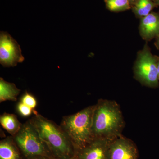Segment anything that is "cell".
<instances>
[{"label":"cell","instance_id":"obj_4","mask_svg":"<svg viewBox=\"0 0 159 159\" xmlns=\"http://www.w3.org/2000/svg\"><path fill=\"white\" fill-rule=\"evenodd\" d=\"M12 138L21 153L26 159L39 157L50 159L54 158L45 143L29 120L23 124L19 131Z\"/></svg>","mask_w":159,"mask_h":159},{"label":"cell","instance_id":"obj_1","mask_svg":"<svg viewBox=\"0 0 159 159\" xmlns=\"http://www.w3.org/2000/svg\"><path fill=\"white\" fill-rule=\"evenodd\" d=\"M125 124L121 108L116 101L98 100L94 107L92 118L93 139L112 141L122 135Z\"/></svg>","mask_w":159,"mask_h":159},{"label":"cell","instance_id":"obj_6","mask_svg":"<svg viewBox=\"0 0 159 159\" xmlns=\"http://www.w3.org/2000/svg\"><path fill=\"white\" fill-rule=\"evenodd\" d=\"M25 58L17 42L5 31L0 33V63L5 67H14Z\"/></svg>","mask_w":159,"mask_h":159},{"label":"cell","instance_id":"obj_8","mask_svg":"<svg viewBox=\"0 0 159 159\" xmlns=\"http://www.w3.org/2000/svg\"><path fill=\"white\" fill-rule=\"evenodd\" d=\"M139 152L133 141L122 135L111 142L109 159H139Z\"/></svg>","mask_w":159,"mask_h":159},{"label":"cell","instance_id":"obj_15","mask_svg":"<svg viewBox=\"0 0 159 159\" xmlns=\"http://www.w3.org/2000/svg\"><path fill=\"white\" fill-rule=\"evenodd\" d=\"M21 102H22L25 105L30 107L32 110L34 109L37 105V101L35 98L31 94L29 93L28 92H26L23 95Z\"/></svg>","mask_w":159,"mask_h":159},{"label":"cell","instance_id":"obj_20","mask_svg":"<svg viewBox=\"0 0 159 159\" xmlns=\"http://www.w3.org/2000/svg\"><path fill=\"white\" fill-rule=\"evenodd\" d=\"M157 68H158V79H159V56H158V61Z\"/></svg>","mask_w":159,"mask_h":159},{"label":"cell","instance_id":"obj_11","mask_svg":"<svg viewBox=\"0 0 159 159\" xmlns=\"http://www.w3.org/2000/svg\"><path fill=\"white\" fill-rule=\"evenodd\" d=\"M20 90L15 84L7 82L3 78H0V102L10 100L16 101Z\"/></svg>","mask_w":159,"mask_h":159},{"label":"cell","instance_id":"obj_2","mask_svg":"<svg viewBox=\"0 0 159 159\" xmlns=\"http://www.w3.org/2000/svg\"><path fill=\"white\" fill-rule=\"evenodd\" d=\"M29 121L37 130L54 158L74 157L75 150L74 146L60 125L37 113Z\"/></svg>","mask_w":159,"mask_h":159},{"label":"cell","instance_id":"obj_9","mask_svg":"<svg viewBox=\"0 0 159 159\" xmlns=\"http://www.w3.org/2000/svg\"><path fill=\"white\" fill-rule=\"evenodd\" d=\"M140 36L146 42L159 35V13L152 11L140 19L139 27Z\"/></svg>","mask_w":159,"mask_h":159},{"label":"cell","instance_id":"obj_21","mask_svg":"<svg viewBox=\"0 0 159 159\" xmlns=\"http://www.w3.org/2000/svg\"><path fill=\"white\" fill-rule=\"evenodd\" d=\"M156 4H157V6H158L159 7V0H158V1H157V2L156 3Z\"/></svg>","mask_w":159,"mask_h":159},{"label":"cell","instance_id":"obj_17","mask_svg":"<svg viewBox=\"0 0 159 159\" xmlns=\"http://www.w3.org/2000/svg\"><path fill=\"white\" fill-rule=\"evenodd\" d=\"M154 45L155 47H156L157 49L159 50V35L156 38Z\"/></svg>","mask_w":159,"mask_h":159},{"label":"cell","instance_id":"obj_10","mask_svg":"<svg viewBox=\"0 0 159 159\" xmlns=\"http://www.w3.org/2000/svg\"><path fill=\"white\" fill-rule=\"evenodd\" d=\"M19 148L12 137H8L0 142V159H21Z\"/></svg>","mask_w":159,"mask_h":159},{"label":"cell","instance_id":"obj_18","mask_svg":"<svg viewBox=\"0 0 159 159\" xmlns=\"http://www.w3.org/2000/svg\"><path fill=\"white\" fill-rule=\"evenodd\" d=\"M138 1V0H128L131 8L132 6H133L136 4V3Z\"/></svg>","mask_w":159,"mask_h":159},{"label":"cell","instance_id":"obj_23","mask_svg":"<svg viewBox=\"0 0 159 159\" xmlns=\"http://www.w3.org/2000/svg\"><path fill=\"white\" fill-rule=\"evenodd\" d=\"M152 1H153L155 3H156L157 2V1H158V0H152Z\"/></svg>","mask_w":159,"mask_h":159},{"label":"cell","instance_id":"obj_13","mask_svg":"<svg viewBox=\"0 0 159 159\" xmlns=\"http://www.w3.org/2000/svg\"><path fill=\"white\" fill-rule=\"evenodd\" d=\"M157 7V4L152 0H138L131 9L136 17L141 19L148 15Z\"/></svg>","mask_w":159,"mask_h":159},{"label":"cell","instance_id":"obj_5","mask_svg":"<svg viewBox=\"0 0 159 159\" xmlns=\"http://www.w3.org/2000/svg\"><path fill=\"white\" fill-rule=\"evenodd\" d=\"M158 56L151 53L147 43L138 52L134 73L135 79L142 85L151 88L158 87Z\"/></svg>","mask_w":159,"mask_h":159},{"label":"cell","instance_id":"obj_22","mask_svg":"<svg viewBox=\"0 0 159 159\" xmlns=\"http://www.w3.org/2000/svg\"><path fill=\"white\" fill-rule=\"evenodd\" d=\"M55 159V158H53V159ZM74 159V157L72 158H69V159Z\"/></svg>","mask_w":159,"mask_h":159},{"label":"cell","instance_id":"obj_7","mask_svg":"<svg viewBox=\"0 0 159 159\" xmlns=\"http://www.w3.org/2000/svg\"><path fill=\"white\" fill-rule=\"evenodd\" d=\"M112 141L94 139L85 146L75 152L74 159H109Z\"/></svg>","mask_w":159,"mask_h":159},{"label":"cell","instance_id":"obj_3","mask_svg":"<svg viewBox=\"0 0 159 159\" xmlns=\"http://www.w3.org/2000/svg\"><path fill=\"white\" fill-rule=\"evenodd\" d=\"M95 105L90 106L76 113L63 117L60 126L70 140L75 152L93 140L92 118Z\"/></svg>","mask_w":159,"mask_h":159},{"label":"cell","instance_id":"obj_12","mask_svg":"<svg viewBox=\"0 0 159 159\" xmlns=\"http://www.w3.org/2000/svg\"><path fill=\"white\" fill-rule=\"evenodd\" d=\"M0 123L3 128L12 137L14 136L19 131L23 125L16 115L6 113L1 115Z\"/></svg>","mask_w":159,"mask_h":159},{"label":"cell","instance_id":"obj_14","mask_svg":"<svg viewBox=\"0 0 159 159\" xmlns=\"http://www.w3.org/2000/svg\"><path fill=\"white\" fill-rule=\"evenodd\" d=\"M108 10L112 12H120L131 9L128 0H104Z\"/></svg>","mask_w":159,"mask_h":159},{"label":"cell","instance_id":"obj_19","mask_svg":"<svg viewBox=\"0 0 159 159\" xmlns=\"http://www.w3.org/2000/svg\"><path fill=\"white\" fill-rule=\"evenodd\" d=\"M30 159H50L49 158H48L45 157H36L33 158H31Z\"/></svg>","mask_w":159,"mask_h":159},{"label":"cell","instance_id":"obj_16","mask_svg":"<svg viewBox=\"0 0 159 159\" xmlns=\"http://www.w3.org/2000/svg\"><path fill=\"white\" fill-rule=\"evenodd\" d=\"M17 110L19 113L24 117H28L32 113V109L20 102L17 105Z\"/></svg>","mask_w":159,"mask_h":159}]
</instances>
